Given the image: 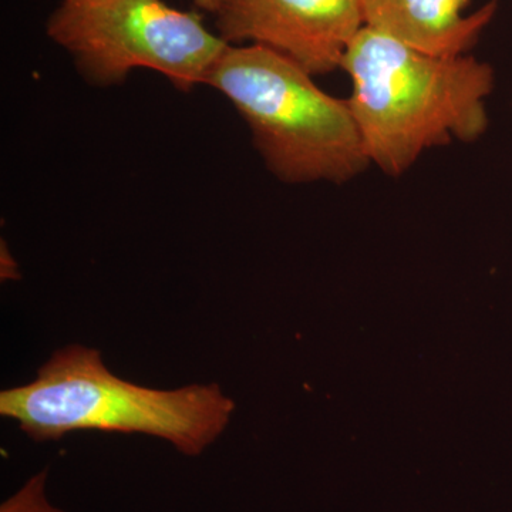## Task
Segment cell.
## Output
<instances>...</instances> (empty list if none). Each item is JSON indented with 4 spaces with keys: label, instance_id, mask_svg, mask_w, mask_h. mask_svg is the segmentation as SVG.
<instances>
[{
    "label": "cell",
    "instance_id": "cell-1",
    "mask_svg": "<svg viewBox=\"0 0 512 512\" xmlns=\"http://www.w3.org/2000/svg\"><path fill=\"white\" fill-rule=\"evenodd\" d=\"M370 165L399 177L427 151L476 143L490 127V64L470 55L434 56L363 26L342 67Z\"/></svg>",
    "mask_w": 512,
    "mask_h": 512
},
{
    "label": "cell",
    "instance_id": "cell-2",
    "mask_svg": "<svg viewBox=\"0 0 512 512\" xmlns=\"http://www.w3.org/2000/svg\"><path fill=\"white\" fill-rule=\"evenodd\" d=\"M235 403L218 384L157 390L126 382L104 366L99 350L67 346L26 386L0 393V414L36 441L72 431L148 434L198 456L228 426Z\"/></svg>",
    "mask_w": 512,
    "mask_h": 512
},
{
    "label": "cell",
    "instance_id": "cell-3",
    "mask_svg": "<svg viewBox=\"0 0 512 512\" xmlns=\"http://www.w3.org/2000/svg\"><path fill=\"white\" fill-rule=\"evenodd\" d=\"M311 73L259 45H228L205 84L247 121L266 168L288 184H345L370 165L348 99L323 92Z\"/></svg>",
    "mask_w": 512,
    "mask_h": 512
},
{
    "label": "cell",
    "instance_id": "cell-4",
    "mask_svg": "<svg viewBox=\"0 0 512 512\" xmlns=\"http://www.w3.org/2000/svg\"><path fill=\"white\" fill-rule=\"evenodd\" d=\"M46 32L99 86L148 69L188 92L205 84L228 46L205 28L197 12L175 9L164 0L62 2L47 19Z\"/></svg>",
    "mask_w": 512,
    "mask_h": 512
},
{
    "label": "cell",
    "instance_id": "cell-5",
    "mask_svg": "<svg viewBox=\"0 0 512 512\" xmlns=\"http://www.w3.org/2000/svg\"><path fill=\"white\" fill-rule=\"evenodd\" d=\"M363 26L362 0H231L217 15L228 45L269 47L312 76L340 69Z\"/></svg>",
    "mask_w": 512,
    "mask_h": 512
},
{
    "label": "cell",
    "instance_id": "cell-6",
    "mask_svg": "<svg viewBox=\"0 0 512 512\" xmlns=\"http://www.w3.org/2000/svg\"><path fill=\"white\" fill-rule=\"evenodd\" d=\"M470 0H362L365 26L427 55L460 56L498 12V0L466 15Z\"/></svg>",
    "mask_w": 512,
    "mask_h": 512
},
{
    "label": "cell",
    "instance_id": "cell-7",
    "mask_svg": "<svg viewBox=\"0 0 512 512\" xmlns=\"http://www.w3.org/2000/svg\"><path fill=\"white\" fill-rule=\"evenodd\" d=\"M42 484L40 483L36 491H33L35 484L28 485V488L22 491L19 497L3 505L2 512H60L47 507L42 497Z\"/></svg>",
    "mask_w": 512,
    "mask_h": 512
},
{
    "label": "cell",
    "instance_id": "cell-8",
    "mask_svg": "<svg viewBox=\"0 0 512 512\" xmlns=\"http://www.w3.org/2000/svg\"><path fill=\"white\" fill-rule=\"evenodd\" d=\"M192 2H194V5L197 6L198 9L204 10V12L214 13V15L217 16L231 0H192Z\"/></svg>",
    "mask_w": 512,
    "mask_h": 512
},
{
    "label": "cell",
    "instance_id": "cell-9",
    "mask_svg": "<svg viewBox=\"0 0 512 512\" xmlns=\"http://www.w3.org/2000/svg\"><path fill=\"white\" fill-rule=\"evenodd\" d=\"M62 2H67V3H92V2H99V0H62Z\"/></svg>",
    "mask_w": 512,
    "mask_h": 512
}]
</instances>
